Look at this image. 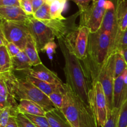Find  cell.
Instances as JSON below:
<instances>
[{
  "instance_id": "6da1fadb",
  "label": "cell",
  "mask_w": 127,
  "mask_h": 127,
  "mask_svg": "<svg viewBox=\"0 0 127 127\" xmlns=\"http://www.w3.org/2000/svg\"><path fill=\"white\" fill-rule=\"evenodd\" d=\"M57 39L64 59L66 83L83 102L91 108V95L93 84L88 71L84 64L82 63V61L78 59L66 46L63 37Z\"/></svg>"
},
{
  "instance_id": "7a4b0ae2",
  "label": "cell",
  "mask_w": 127,
  "mask_h": 127,
  "mask_svg": "<svg viewBox=\"0 0 127 127\" xmlns=\"http://www.w3.org/2000/svg\"><path fill=\"white\" fill-rule=\"evenodd\" d=\"M116 52L115 42L109 32L99 30L89 33L88 57L83 62L93 84L109 56Z\"/></svg>"
},
{
  "instance_id": "3957f363",
  "label": "cell",
  "mask_w": 127,
  "mask_h": 127,
  "mask_svg": "<svg viewBox=\"0 0 127 127\" xmlns=\"http://www.w3.org/2000/svg\"><path fill=\"white\" fill-rule=\"evenodd\" d=\"M64 98L60 110L73 127H98L91 108L82 101L71 88L63 84Z\"/></svg>"
},
{
  "instance_id": "277c9868",
  "label": "cell",
  "mask_w": 127,
  "mask_h": 127,
  "mask_svg": "<svg viewBox=\"0 0 127 127\" xmlns=\"http://www.w3.org/2000/svg\"><path fill=\"white\" fill-rule=\"evenodd\" d=\"M0 77L6 82L11 94L19 102L29 100L40 105L46 112L57 109L49 97L24 77H17L13 71L0 73Z\"/></svg>"
},
{
  "instance_id": "5b68a950",
  "label": "cell",
  "mask_w": 127,
  "mask_h": 127,
  "mask_svg": "<svg viewBox=\"0 0 127 127\" xmlns=\"http://www.w3.org/2000/svg\"><path fill=\"white\" fill-rule=\"evenodd\" d=\"M127 11V0H107V8L99 30L107 32L115 42L116 49L122 31L120 22Z\"/></svg>"
},
{
  "instance_id": "8992f818",
  "label": "cell",
  "mask_w": 127,
  "mask_h": 127,
  "mask_svg": "<svg viewBox=\"0 0 127 127\" xmlns=\"http://www.w3.org/2000/svg\"><path fill=\"white\" fill-rule=\"evenodd\" d=\"M90 31L84 26H78L63 37L66 46L79 60L83 62L88 57Z\"/></svg>"
},
{
  "instance_id": "52a82bcc",
  "label": "cell",
  "mask_w": 127,
  "mask_h": 127,
  "mask_svg": "<svg viewBox=\"0 0 127 127\" xmlns=\"http://www.w3.org/2000/svg\"><path fill=\"white\" fill-rule=\"evenodd\" d=\"M107 8V0H94L83 12H79V26L89 29L90 33H95L100 28Z\"/></svg>"
},
{
  "instance_id": "ba28073f",
  "label": "cell",
  "mask_w": 127,
  "mask_h": 127,
  "mask_svg": "<svg viewBox=\"0 0 127 127\" xmlns=\"http://www.w3.org/2000/svg\"><path fill=\"white\" fill-rule=\"evenodd\" d=\"M116 52L109 56L98 74L95 82L99 81L102 84L105 93L107 104L108 112L112 111L114 107L113 94L115 81V63Z\"/></svg>"
},
{
  "instance_id": "9c48e42d",
  "label": "cell",
  "mask_w": 127,
  "mask_h": 127,
  "mask_svg": "<svg viewBox=\"0 0 127 127\" xmlns=\"http://www.w3.org/2000/svg\"><path fill=\"white\" fill-rule=\"evenodd\" d=\"M0 32L3 33L8 42L14 43L21 50H24L30 34L25 22L1 19Z\"/></svg>"
},
{
  "instance_id": "30bf717a",
  "label": "cell",
  "mask_w": 127,
  "mask_h": 127,
  "mask_svg": "<svg viewBox=\"0 0 127 127\" xmlns=\"http://www.w3.org/2000/svg\"><path fill=\"white\" fill-rule=\"evenodd\" d=\"M25 23L28 27L30 34L34 40L38 51L42 52L48 42L54 41L56 37L52 29L35 18L33 15L30 16Z\"/></svg>"
},
{
  "instance_id": "8fae6325",
  "label": "cell",
  "mask_w": 127,
  "mask_h": 127,
  "mask_svg": "<svg viewBox=\"0 0 127 127\" xmlns=\"http://www.w3.org/2000/svg\"><path fill=\"white\" fill-rule=\"evenodd\" d=\"M91 107L96 119L98 127H104L107 119V104L102 84L99 81L93 84Z\"/></svg>"
},
{
  "instance_id": "7c38bea8",
  "label": "cell",
  "mask_w": 127,
  "mask_h": 127,
  "mask_svg": "<svg viewBox=\"0 0 127 127\" xmlns=\"http://www.w3.org/2000/svg\"><path fill=\"white\" fill-rule=\"evenodd\" d=\"M32 67L29 70L22 71V73L23 74L30 75L50 84H62L63 83L55 73L50 70L43 63Z\"/></svg>"
},
{
  "instance_id": "4fadbf2b",
  "label": "cell",
  "mask_w": 127,
  "mask_h": 127,
  "mask_svg": "<svg viewBox=\"0 0 127 127\" xmlns=\"http://www.w3.org/2000/svg\"><path fill=\"white\" fill-rule=\"evenodd\" d=\"M29 16L26 14L20 6L0 7L1 19L25 22Z\"/></svg>"
},
{
  "instance_id": "5bb4252c",
  "label": "cell",
  "mask_w": 127,
  "mask_h": 127,
  "mask_svg": "<svg viewBox=\"0 0 127 127\" xmlns=\"http://www.w3.org/2000/svg\"><path fill=\"white\" fill-rule=\"evenodd\" d=\"M19 103L10 92L6 82L0 77V110L5 107H12L18 110Z\"/></svg>"
},
{
  "instance_id": "9a60e30c",
  "label": "cell",
  "mask_w": 127,
  "mask_h": 127,
  "mask_svg": "<svg viewBox=\"0 0 127 127\" xmlns=\"http://www.w3.org/2000/svg\"><path fill=\"white\" fill-rule=\"evenodd\" d=\"M18 111L24 114L45 116L46 112L40 105L29 100H21L19 102Z\"/></svg>"
},
{
  "instance_id": "2e32d148",
  "label": "cell",
  "mask_w": 127,
  "mask_h": 127,
  "mask_svg": "<svg viewBox=\"0 0 127 127\" xmlns=\"http://www.w3.org/2000/svg\"><path fill=\"white\" fill-rule=\"evenodd\" d=\"M51 127H73L60 109H55L46 113Z\"/></svg>"
},
{
  "instance_id": "e0dca14e",
  "label": "cell",
  "mask_w": 127,
  "mask_h": 127,
  "mask_svg": "<svg viewBox=\"0 0 127 127\" xmlns=\"http://www.w3.org/2000/svg\"><path fill=\"white\" fill-rule=\"evenodd\" d=\"M125 72L121 76L116 78L114 81L113 104H114V107L115 109H120L124 104L123 95H124V90Z\"/></svg>"
},
{
  "instance_id": "ac0fdd59",
  "label": "cell",
  "mask_w": 127,
  "mask_h": 127,
  "mask_svg": "<svg viewBox=\"0 0 127 127\" xmlns=\"http://www.w3.org/2000/svg\"><path fill=\"white\" fill-rule=\"evenodd\" d=\"M24 51L29 58L32 66H35L42 63L38 56V51L37 50L34 40L33 39L31 34L28 36L27 43Z\"/></svg>"
},
{
  "instance_id": "d6986e66",
  "label": "cell",
  "mask_w": 127,
  "mask_h": 127,
  "mask_svg": "<svg viewBox=\"0 0 127 127\" xmlns=\"http://www.w3.org/2000/svg\"><path fill=\"white\" fill-rule=\"evenodd\" d=\"M12 71H24L32 68V66L29 58L24 51L22 50L17 56L12 57Z\"/></svg>"
},
{
  "instance_id": "ffe728a7",
  "label": "cell",
  "mask_w": 127,
  "mask_h": 127,
  "mask_svg": "<svg viewBox=\"0 0 127 127\" xmlns=\"http://www.w3.org/2000/svg\"><path fill=\"white\" fill-rule=\"evenodd\" d=\"M23 77L29 81L31 82L33 85L35 86L38 89H39L41 91L43 92L48 96H49L52 94V92L59 85V84H50V83L45 82L30 75H27V74H23Z\"/></svg>"
},
{
  "instance_id": "44dd1931",
  "label": "cell",
  "mask_w": 127,
  "mask_h": 127,
  "mask_svg": "<svg viewBox=\"0 0 127 127\" xmlns=\"http://www.w3.org/2000/svg\"><path fill=\"white\" fill-rule=\"evenodd\" d=\"M12 71V57L6 46H0V73Z\"/></svg>"
},
{
  "instance_id": "7402d4cb",
  "label": "cell",
  "mask_w": 127,
  "mask_h": 127,
  "mask_svg": "<svg viewBox=\"0 0 127 127\" xmlns=\"http://www.w3.org/2000/svg\"><path fill=\"white\" fill-rule=\"evenodd\" d=\"M66 3V0H56L49 4L50 12L53 19L64 20L66 19L62 16Z\"/></svg>"
},
{
  "instance_id": "603a6c76",
  "label": "cell",
  "mask_w": 127,
  "mask_h": 127,
  "mask_svg": "<svg viewBox=\"0 0 127 127\" xmlns=\"http://www.w3.org/2000/svg\"><path fill=\"white\" fill-rule=\"evenodd\" d=\"M63 84H59L57 88L53 91L49 95V98L56 108L60 110L63 105V98H64V88Z\"/></svg>"
},
{
  "instance_id": "cb8c5ba5",
  "label": "cell",
  "mask_w": 127,
  "mask_h": 127,
  "mask_svg": "<svg viewBox=\"0 0 127 127\" xmlns=\"http://www.w3.org/2000/svg\"><path fill=\"white\" fill-rule=\"evenodd\" d=\"M127 63L124 59V56L119 51L116 52L115 63V79L121 76L126 71Z\"/></svg>"
},
{
  "instance_id": "d4e9b609",
  "label": "cell",
  "mask_w": 127,
  "mask_h": 127,
  "mask_svg": "<svg viewBox=\"0 0 127 127\" xmlns=\"http://www.w3.org/2000/svg\"><path fill=\"white\" fill-rule=\"evenodd\" d=\"M18 112L17 109L12 107H5L0 110V127H6L10 117H16Z\"/></svg>"
},
{
  "instance_id": "484cf974",
  "label": "cell",
  "mask_w": 127,
  "mask_h": 127,
  "mask_svg": "<svg viewBox=\"0 0 127 127\" xmlns=\"http://www.w3.org/2000/svg\"><path fill=\"white\" fill-rule=\"evenodd\" d=\"M33 16L37 20L45 22L52 19L50 12V5L45 2L36 12L33 13Z\"/></svg>"
},
{
  "instance_id": "4316f807",
  "label": "cell",
  "mask_w": 127,
  "mask_h": 127,
  "mask_svg": "<svg viewBox=\"0 0 127 127\" xmlns=\"http://www.w3.org/2000/svg\"><path fill=\"white\" fill-rule=\"evenodd\" d=\"M36 127H51L48 120L45 116H38V115L24 114Z\"/></svg>"
},
{
  "instance_id": "83f0119b",
  "label": "cell",
  "mask_w": 127,
  "mask_h": 127,
  "mask_svg": "<svg viewBox=\"0 0 127 127\" xmlns=\"http://www.w3.org/2000/svg\"><path fill=\"white\" fill-rule=\"evenodd\" d=\"M119 112L120 109L115 108L112 111L108 112L107 119L104 127H117Z\"/></svg>"
},
{
  "instance_id": "f1b7e54d",
  "label": "cell",
  "mask_w": 127,
  "mask_h": 127,
  "mask_svg": "<svg viewBox=\"0 0 127 127\" xmlns=\"http://www.w3.org/2000/svg\"><path fill=\"white\" fill-rule=\"evenodd\" d=\"M117 127H127V100L120 109Z\"/></svg>"
},
{
  "instance_id": "f546056e",
  "label": "cell",
  "mask_w": 127,
  "mask_h": 127,
  "mask_svg": "<svg viewBox=\"0 0 127 127\" xmlns=\"http://www.w3.org/2000/svg\"><path fill=\"white\" fill-rule=\"evenodd\" d=\"M16 120L19 127H36L24 114L21 112L17 113L16 116Z\"/></svg>"
},
{
  "instance_id": "4dcf8cb0",
  "label": "cell",
  "mask_w": 127,
  "mask_h": 127,
  "mask_svg": "<svg viewBox=\"0 0 127 127\" xmlns=\"http://www.w3.org/2000/svg\"><path fill=\"white\" fill-rule=\"evenodd\" d=\"M20 7L28 16H32L33 14L31 0H20Z\"/></svg>"
},
{
  "instance_id": "1f68e13d",
  "label": "cell",
  "mask_w": 127,
  "mask_h": 127,
  "mask_svg": "<svg viewBox=\"0 0 127 127\" xmlns=\"http://www.w3.org/2000/svg\"><path fill=\"white\" fill-rule=\"evenodd\" d=\"M57 44L55 43V42L54 41H52V42H50L43 47V48L42 49V52H45L49 57H50V58H52V55L55 53L56 49H57Z\"/></svg>"
},
{
  "instance_id": "d6a6232c",
  "label": "cell",
  "mask_w": 127,
  "mask_h": 127,
  "mask_svg": "<svg viewBox=\"0 0 127 127\" xmlns=\"http://www.w3.org/2000/svg\"><path fill=\"white\" fill-rule=\"evenodd\" d=\"M127 48V28L122 33L117 46V51L123 50Z\"/></svg>"
},
{
  "instance_id": "836d02e7",
  "label": "cell",
  "mask_w": 127,
  "mask_h": 127,
  "mask_svg": "<svg viewBox=\"0 0 127 127\" xmlns=\"http://www.w3.org/2000/svg\"><path fill=\"white\" fill-rule=\"evenodd\" d=\"M71 1L76 4L79 7V12H81L85 11L94 0H71Z\"/></svg>"
},
{
  "instance_id": "e575fe53",
  "label": "cell",
  "mask_w": 127,
  "mask_h": 127,
  "mask_svg": "<svg viewBox=\"0 0 127 127\" xmlns=\"http://www.w3.org/2000/svg\"><path fill=\"white\" fill-rule=\"evenodd\" d=\"M6 47H7V51L11 57H16L22 51L18 46H17L14 43H11V42H9L8 44L6 45Z\"/></svg>"
},
{
  "instance_id": "d590c367",
  "label": "cell",
  "mask_w": 127,
  "mask_h": 127,
  "mask_svg": "<svg viewBox=\"0 0 127 127\" xmlns=\"http://www.w3.org/2000/svg\"><path fill=\"white\" fill-rule=\"evenodd\" d=\"M20 6V0H0V7Z\"/></svg>"
},
{
  "instance_id": "8d00e7d4",
  "label": "cell",
  "mask_w": 127,
  "mask_h": 127,
  "mask_svg": "<svg viewBox=\"0 0 127 127\" xmlns=\"http://www.w3.org/2000/svg\"><path fill=\"white\" fill-rule=\"evenodd\" d=\"M31 1H32V7H33V13L36 12L45 2V1L43 0H31Z\"/></svg>"
},
{
  "instance_id": "74e56055",
  "label": "cell",
  "mask_w": 127,
  "mask_h": 127,
  "mask_svg": "<svg viewBox=\"0 0 127 127\" xmlns=\"http://www.w3.org/2000/svg\"><path fill=\"white\" fill-rule=\"evenodd\" d=\"M127 28V11L124 14L121 22H120V29L122 32H124Z\"/></svg>"
},
{
  "instance_id": "f35d334b",
  "label": "cell",
  "mask_w": 127,
  "mask_h": 127,
  "mask_svg": "<svg viewBox=\"0 0 127 127\" xmlns=\"http://www.w3.org/2000/svg\"><path fill=\"white\" fill-rule=\"evenodd\" d=\"M6 127H19L17 122H16V117L11 116L10 117Z\"/></svg>"
},
{
  "instance_id": "ab89813d",
  "label": "cell",
  "mask_w": 127,
  "mask_h": 127,
  "mask_svg": "<svg viewBox=\"0 0 127 127\" xmlns=\"http://www.w3.org/2000/svg\"><path fill=\"white\" fill-rule=\"evenodd\" d=\"M8 41L6 40V37L3 35L2 32H0V46L1 45H4L6 46L8 44Z\"/></svg>"
},
{
  "instance_id": "60d3db41",
  "label": "cell",
  "mask_w": 127,
  "mask_h": 127,
  "mask_svg": "<svg viewBox=\"0 0 127 127\" xmlns=\"http://www.w3.org/2000/svg\"><path fill=\"white\" fill-rule=\"evenodd\" d=\"M120 52L122 53V55L124 56V59H125V62L127 63V48H125V49L123 50L120 51Z\"/></svg>"
},
{
  "instance_id": "b9f144b4",
  "label": "cell",
  "mask_w": 127,
  "mask_h": 127,
  "mask_svg": "<svg viewBox=\"0 0 127 127\" xmlns=\"http://www.w3.org/2000/svg\"><path fill=\"white\" fill-rule=\"evenodd\" d=\"M56 1V0H46L45 2L46 3L48 4H50L52 2H53V1Z\"/></svg>"
},
{
  "instance_id": "7bdbcfd3",
  "label": "cell",
  "mask_w": 127,
  "mask_h": 127,
  "mask_svg": "<svg viewBox=\"0 0 127 127\" xmlns=\"http://www.w3.org/2000/svg\"><path fill=\"white\" fill-rule=\"evenodd\" d=\"M43 1H46V0H43Z\"/></svg>"
}]
</instances>
